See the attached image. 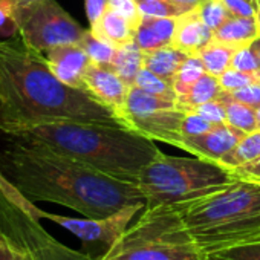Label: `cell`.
Masks as SVG:
<instances>
[{
  "label": "cell",
  "mask_w": 260,
  "mask_h": 260,
  "mask_svg": "<svg viewBox=\"0 0 260 260\" xmlns=\"http://www.w3.org/2000/svg\"><path fill=\"white\" fill-rule=\"evenodd\" d=\"M137 87H140L141 90L156 95V96H162V98H170V100H178V95L175 92V89L164 81L161 77H158L156 74H153L152 71H149L147 68H143L141 72L138 74L135 84Z\"/></svg>",
  "instance_id": "28"
},
{
  "label": "cell",
  "mask_w": 260,
  "mask_h": 260,
  "mask_svg": "<svg viewBox=\"0 0 260 260\" xmlns=\"http://www.w3.org/2000/svg\"><path fill=\"white\" fill-rule=\"evenodd\" d=\"M193 112H196L198 115H201L202 118H205L207 121H210L214 125L219 124H226V109L225 104L219 100H211L208 103H204L194 109H191Z\"/></svg>",
  "instance_id": "35"
},
{
  "label": "cell",
  "mask_w": 260,
  "mask_h": 260,
  "mask_svg": "<svg viewBox=\"0 0 260 260\" xmlns=\"http://www.w3.org/2000/svg\"><path fill=\"white\" fill-rule=\"evenodd\" d=\"M182 207V219L205 257L260 233V181L237 179Z\"/></svg>",
  "instance_id": "4"
},
{
  "label": "cell",
  "mask_w": 260,
  "mask_h": 260,
  "mask_svg": "<svg viewBox=\"0 0 260 260\" xmlns=\"http://www.w3.org/2000/svg\"><path fill=\"white\" fill-rule=\"evenodd\" d=\"M255 23H257V29H258V36H260V0H255Z\"/></svg>",
  "instance_id": "41"
},
{
  "label": "cell",
  "mask_w": 260,
  "mask_h": 260,
  "mask_svg": "<svg viewBox=\"0 0 260 260\" xmlns=\"http://www.w3.org/2000/svg\"><path fill=\"white\" fill-rule=\"evenodd\" d=\"M201 20L211 29L216 31L220 25H223L230 17H233L223 4V0H204L194 7Z\"/></svg>",
  "instance_id": "27"
},
{
  "label": "cell",
  "mask_w": 260,
  "mask_h": 260,
  "mask_svg": "<svg viewBox=\"0 0 260 260\" xmlns=\"http://www.w3.org/2000/svg\"><path fill=\"white\" fill-rule=\"evenodd\" d=\"M84 89L121 119L130 86L112 68L90 63L84 74Z\"/></svg>",
  "instance_id": "10"
},
{
  "label": "cell",
  "mask_w": 260,
  "mask_h": 260,
  "mask_svg": "<svg viewBox=\"0 0 260 260\" xmlns=\"http://www.w3.org/2000/svg\"><path fill=\"white\" fill-rule=\"evenodd\" d=\"M93 260H205L182 219L181 205L146 208Z\"/></svg>",
  "instance_id": "5"
},
{
  "label": "cell",
  "mask_w": 260,
  "mask_h": 260,
  "mask_svg": "<svg viewBox=\"0 0 260 260\" xmlns=\"http://www.w3.org/2000/svg\"><path fill=\"white\" fill-rule=\"evenodd\" d=\"M220 90L222 87L219 84V78L205 72L184 95L178 96V104L181 109L188 112L204 103L216 100Z\"/></svg>",
  "instance_id": "19"
},
{
  "label": "cell",
  "mask_w": 260,
  "mask_h": 260,
  "mask_svg": "<svg viewBox=\"0 0 260 260\" xmlns=\"http://www.w3.org/2000/svg\"><path fill=\"white\" fill-rule=\"evenodd\" d=\"M246 134L239 128L231 127L230 124H219L214 125L210 132L193 137L184 138L182 150L208 161L219 162L226 153H230L245 137Z\"/></svg>",
  "instance_id": "11"
},
{
  "label": "cell",
  "mask_w": 260,
  "mask_h": 260,
  "mask_svg": "<svg viewBox=\"0 0 260 260\" xmlns=\"http://www.w3.org/2000/svg\"><path fill=\"white\" fill-rule=\"evenodd\" d=\"M257 158H260V130L246 134L240 143L219 161V164L234 170Z\"/></svg>",
  "instance_id": "22"
},
{
  "label": "cell",
  "mask_w": 260,
  "mask_h": 260,
  "mask_svg": "<svg viewBox=\"0 0 260 260\" xmlns=\"http://www.w3.org/2000/svg\"><path fill=\"white\" fill-rule=\"evenodd\" d=\"M45 55L58 80L72 87L84 89V74L92 61L78 43L55 46L46 51Z\"/></svg>",
  "instance_id": "12"
},
{
  "label": "cell",
  "mask_w": 260,
  "mask_h": 260,
  "mask_svg": "<svg viewBox=\"0 0 260 260\" xmlns=\"http://www.w3.org/2000/svg\"><path fill=\"white\" fill-rule=\"evenodd\" d=\"M213 127L214 124H211L210 121H207L196 112L188 110L185 112V116L181 124V134L184 138H193V137H199V135L210 132Z\"/></svg>",
  "instance_id": "31"
},
{
  "label": "cell",
  "mask_w": 260,
  "mask_h": 260,
  "mask_svg": "<svg viewBox=\"0 0 260 260\" xmlns=\"http://www.w3.org/2000/svg\"><path fill=\"white\" fill-rule=\"evenodd\" d=\"M213 40V31L201 20L196 10L182 14L176 19V31L172 45L188 55H198V52Z\"/></svg>",
  "instance_id": "13"
},
{
  "label": "cell",
  "mask_w": 260,
  "mask_h": 260,
  "mask_svg": "<svg viewBox=\"0 0 260 260\" xmlns=\"http://www.w3.org/2000/svg\"><path fill=\"white\" fill-rule=\"evenodd\" d=\"M109 10L119 14L122 19H125L134 29L138 28L143 16L140 13L137 0H109Z\"/></svg>",
  "instance_id": "34"
},
{
  "label": "cell",
  "mask_w": 260,
  "mask_h": 260,
  "mask_svg": "<svg viewBox=\"0 0 260 260\" xmlns=\"http://www.w3.org/2000/svg\"><path fill=\"white\" fill-rule=\"evenodd\" d=\"M226 92V90H225ZM233 100L239 101V103H243L252 109H258L260 107V83H252V84H248L245 87H240L237 90H231V92H226Z\"/></svg>",
  "instance_id": "36"
},
{
  "label": "cell",
  "mask_w": 260,
  "mask_h": 260,
  "mask_svg": "<svg viewBox=\"0 0 260 260\" xmlns=\"http://www.w3.org/2000/svg\"><path fill=\"white\" fill-rule=\"evenodd\" d=\"M176 31V19L149 17L143 16L138 28L135 29L134 42L144 52H150L172 45Z\"/></svg>",
  "instance_id": "14"
},
{
  "label": "cell",
  "mask_w": 260,
  "mask_h": 260,
  "mask_svg": "<svg viewBox=\"0 0 260 260\" xmlns=\"http://www.w3.org/2000/svg\"><path fill=\"white\" fill-rule=\"evenodd\" d=\"M234 52H236L234 48L211 40L198 52V57L202 60L205 71L219 78L226 69L231 68V58Z\"/></svg>",
  "instance_id": "21"
},
{
  "label": "cell",
  "mask_w": 260,
  "mask_h": 260,
  "mask_svg": "<svg viewBox=\"0 0 260 260\" xmlns=\"http://www.w3.org/2000/svg\"><path fill=\"white\" fill-rule=\"evenodd\" d=\"M237 181L234 172L202 158H181L159 153L147 164L137 185L146 198V208L187 205L214 194Z\"/></svg>",
  "instance_id": "6"
},
{
  "label": "cell",
  "mask_w": 260,
  "mask_h": 260,
  "mask_svg": "<svg viewBox=\"0 0 260 260\" xmlns=\"http://www.w3.org/2000/svg\"><path fill=\"white\" fill-rule=\"evenodd\" d=\"M258 37L255 19L230 17L223 25L213 31V40L231 46L234 49L249 46Z\"/></svg>",
  "instance_id": "16"
},
{
  "label": "cell",
  "mask_w": 260,
  "mask_h": 260,
  "mask_svg": "<svg viewBox=\"0 0 260 260\" xmlns=\"http://www.w3.org/2000/svg\"><path fill=\"white\" fill-rule=\"evenodd\" d=\"M17 7L14 0H0V37L8 39L17 34Z\"/></svg>",
  "instance_id": "30"
},
{
  "label": "cell",
  "mask_w": 260,
  "mask_h": 260,
  "mask_svg": "<svg viewBox=\"0 0 260 260\" xmlns=\"http://www.w3.org/2000/svg\"><path fill=\"white\" fill-rule=\"evenodd\" d=\"M57 122H124L87 90L72 87L51 71L43 52L16 34L0 39V130L8 137Z\"/></svg>",
  "instance_id": "1"
},
{
  "label": "cell",
  "mask_w": 260,
  "mask_h": 260,
  "mask_svg": "<svg viewBox=\"0 0 260 260\" xmlns=\"http://www.w3.org/2000/svg\"><path fill=\"white\" fill-rule=\"evenodd\" d=\"M185 110L179 107L178 100L162 98L130 86L121 119L125 127L166 144L182 149L184 137L181 124Z\"/></svg>",
  "instance_id": "8"
},
{
  "label": "cell",
  "mask_w": 260,
  "mask_h": 260,
  "mask_svg": "<svg viewBox=\"0 0 260 260\" xmlns=\"http://www.w3.org/2000/svg\"><path fill=\"white\" fill-rule=\"evenodd\" d=\"M5 187L10 193V196L29 214H32L37 219H48L57 225H60L61 228H64L66 231L72 233L75 237H78L81 240V243L84 246L87 245H101L104 248V251L127 230V226L132 222V219L146 208V202H140V204H132L127 205L121 210H118L116 213L106 216V217H98V219H92V217H69V216H61V214H54V213H48L45 210H40L34 202L28 201L5 176Z\"/></svg>",
  "instance_id": "9"
},
{
  "label": "cell",
  "mask_w": 260,
  "mask_h": 260,
  "mask_svg": "<svg viewBox=\"0 0 260 260\" xmlns=\"http://www.w3.org/2000/svg\"><path fill=\"white\" fill-rule=\"evenodd\" d=\"M16 23L23 42L43 54L55 46L80 43L86 32L57 0H36L17 7Z\"/></svg>",
  "instance_id": "7"
},
{
  "label": "cell",
  "mask_w": 260,
  "mask_h": 260,
  "mask_svg": "<svg viewBox=\"0 0 260 260\" xmlns=\"http://www.w3.org/2000/svg\"><path fill=\"white\" fill-rule=\"evenodd\" d=\"M205 260H220V258H217V257H213V255H208V257H205Z\"/></svg>",
  "instance_id": "45"
},
{
  "label": "cell",
  "mask_w": 260,
  "mask_h": 260,
  "mask_svg": "<svg viewBox=\"0 0 260 260\" xmlns=\"http://www.w3.org/2000/svg\"><path fill=\"white\" fill-rule=\"evenodd\" d=\"M187 57L188 54L175 48L173 45H169L150 52H144V68L161 77L173 87L176 74L182 63L187 60Z\"/></svg>",
  "instance_id": "15"
},
{
  "label": "cell",
  "mask_w": 260,
  "mask_h": 260,
  "mask_svg": "<svg viewBox=\"0 0 260 260\" xmlns=\"http://www.w3.org/2000/svg\"><path fill=\"white\" fill-rule=\"evenodd\" d=\"M216 100H219L225 104L226 124H230L234 128L242 130L245 134H252L255 130H258L257 119H255V109L233 100L225 90H220V93L217 95Z\"/></svg>",
  "instance_id": "20"
},
{
  "label": "cell",
  "mask_w": 260,
  "mask_h": 260,
  "mask_svg": "<svg viewBox=\"0 0 260 260\" xmlns=\"http://www.w3.org/2000/svg\"><path fill=\"white\" fill-rule=\"evenodd\" d=\"M109 10V0H84V11L89 26H93Z\"/></svg>",
  "instance_id": "38"
},
{
  "label": "cell",
  "mask_w": 260,
  "mask_h": 260,
  "mask_svg": "<svg viewBox=\"0 0 260 260\" xmlns=\"http://www.w3.org/2000/svg\"><path fill=\"white\" fill-rule=\"evenodd\" d=\"M0 260H36L31 251L0 228Z\"/></svg>",
  "instance_id": "29"
},
{
  "label": "cell",
  "mask_w": 260,
  "mask_h": 260,
  "mask_svg": "<svg viewBox=\"0 0 260 260\" xmlns=\"http://www.w3.org/2000/svg\"><path fill=\"white\" fill-rule=\"evenodd\" d=\"M233 17H255V0H223Z\"/></svg>",
  "instance_id": "37"
},
{
  "label": "cell",
  "mask_w": 260,
  "mask_h": 260,
  "mask_svg": "<svg viewBox=\"0 0 260 260\" xmlns=\"http://www.w3.org/2000/svg\"><path fill=\"white\" fill-rule=\"evenodd\" d=\"M237 179H246V181H260V158L246 162L237 169L233 170Z\"/></svg>",
  "instance_id": "39"
},
{
  "label": "cell",
  "mask_w": 260,
  "mask_h": 260,
  "mask_svg": "<svg viewBox=\"0 0 260 260\" xmlns=\"http://www.w3.org/2000/svg\"><path fill=\"white\" fill-rule=\"evenodd\" d=\"M14 2L19 5V7H22V5H28V4H32V2H36V0H14Z\"/></svg>",
  "instance_id": "43"
},
{
  "label": "cell",
  "mask_w": 260,
  "mask_h": 260,
  "mask_svg": "<svg viewBox=\"0 0 260 260\" xmlns=\"http://www.w3.org/2000/svg\"><path fill=\"white\" fill-rule=\"evenodd\" d=\"M8 138L23 146L52 150L106 176L132 184L138 182L141 170L161 153L153 140L132 128L96 122L39 125Z\"/></svg>",
  "instance_id": "3"
},
{
  "label": "cell",
  "mask_w": 260,
  "mask_h": 260,
  "mask_svg": "<svg viewBox=\"0 0 260 260\" xmlns=\"http://www.w3.org/2000/svg\"><path fill=\"white\" fill-rule=\"evenodd\" d=\"M176 2H181V4H185V5H191V7H196L199 5L204 0H176Z\"/></svg>",
  "instance_id": "42"
},
{
  "label": "cell",
  "mask_w": 260,
  "mask_h": 260,
  "mask_svg": "<svg viewBox=\"0 0 260 260\" xmlns=\"http://www.w3.org/2000/svg\"><path fill=\"white\" fill-rule=\"evenodd\" d=\"M110 68L128 86H134L138 74L144 68V51H141V48L135 42L122 45L116 49V54Z\"/></svg>",
  "instance_id": "18"
},
{
  "label": "cell",
  "mask_w": 260,
  "mask_h": 260,
  "mask_svg": "<svg viewBox=\"0 0 260 260\" xmlns=\"http://www.w3.org/2000/svg\"><path fill=\"white\" fill-rule=\"evenodd\" d=\"M137 4L141 16L167 19H178L194 8L191 5L176 2V0H137Z\"/></svg>",
  "instance_id": "24"
},
{
  "label": "cell",
  "mask_w": 260,
  "mask_h": 260,
  "mask_svg": "<svg viewBox=\"0 0 260 260\" xmlns=\"http://www.w3.org/2000/svg\"><path fill=\"white\" fill-rule=\"evenodd\" d=\"M213 257L220 260H260V233L220 249Z\"/></svg>",
  "instance_id": "25"
},
{
  "label": "cell",
  "mask_w": 260,
  "mask_h": 260,
  "mask_svg": "<svg viewBox=\"0 0 260 260\" xmlns=\"http://www.w3.org/2000/svg\"><path fill=\"white\" fill-rule=\"evenodd\" d=\"M231 68L246 72V74H252V75H260V64L257 61V57L254 55L251 46H243L236 49L233 58H231Z\"/></svg>",
  "instance_id": "33"
},
{
  "label": "cell",
  "mask_w": 260,
  "mask_h": 260,
  "mask_svg": "<svg viewBox=\"0 0 260 260\" xmlns=\"http://www.w3.org/2000/svg\"><path fill=\"white\" fill-rule=\"evenodd\" d=\"M0 173L34 204H58L92 219L146 202L137 184L106 176L52 150L14 141L0 152Z\"/></svg>",
  "instance_id": "2"
},
{
  "label": "cell",
  "mask_w": 260,
  "mask_h": 260,
  "mask_svg": "<svg viewBox=\"0 0 260 260\" xmlns=\"http://www.w3.org/2000/svg\"><path fill=\"white\" fill-rule=\"evenodd\" d=\"M89 29L96 37L112 43L116 48L134 42L135 37V29L132 25L112 10H107L106 14Z\"/></svg>",
  "instance_id": "17"
},
{
  "label": "cell",
  "mask_w": 260,
  "mask_h": 260,
  "mask_svg": "<svg viewBox=\"0 0 260 260\" xmlns=\"http://www.w3.org/2000/svg\"><path fill=\"white\" fill-rule=\"evenodd\" d=\"M255 119H257V127H258V130H260V107L255 109Z\"/></svg>",
  "instance_id": "44"
},
{
  "label": "cell",
  "mask_w": 260,
  "mask_h": 260,
  "mask_svg": "<svg viewBox=\"0 0 260 260\" xmlns=\"http://www.w3.org/2000/svg\"><path fill=\"white\" fill-rule=\"evenodd\" d=\"M249 46H251V49H252V52H254V55L257 57V61H258V64H260V36H258ZM258 81H260V75H258Z\"/></svg>",
  "instance_id": "40"
},
{
  "label": "cell",
  "mask_w": 260,
  "mask_h": 260,
  "mask_svg": "<svg viewBox=\"0 0 260 260\" xmlns=\"http://www.w3.org/2000/svg\"><path fill=\"white\" fill-rule=\"evenodd\" d=\"M78 45L86 51V54L89 55L92 63L100 64V66H106V68H110L112 61L115 58L116 49H118L112 43L96 37L90 29H86V32H84V36Z\"/></svg>",
  "instance_id": "23"
},
{
  "label": "cell",
  "mask_w": 260,
  "mask_h": 260,
  "mask_svg": "<svg viewBox=\"0 0 260 260\" xmlns=\"http://www.w3.org/2000/svg\"><path fill=\"white\" fill-rule=\"evenodd\" d=\"M257 81H258V77L257 75L246 74V72H242V71H237V69H233V68L226 69L219 77V84H220L222 90H226V92L237 90L240 87H245V86L252 84V83H257Z\"/></svg>",
  "instance_id": "32"
},
{
  "label": "cell",
  "mask_w": 260,
  "mask_h": 260,
  "mask_svg": "<svg viewBox=\"0 0 260 260\" xmlns=\"http://www.w3.org/2000/svg\"><path fill=\"white\" fill-rule=\"evenodd\" d=\"M205 66L202 60L198 55H188L187 60L182 63L176 74V80L173 84V89L178 96L184 95L204 74H205Z\"/></svg>",
  "instance_id": "26"
}]
</instances>
